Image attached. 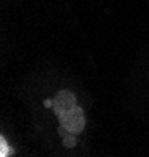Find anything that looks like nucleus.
<instances>
[{"label":"nucleus","mask_w":149,"mask_h":157,"mask_svg":"<svg viewBox=\"0 0 149 157\" xmlns=\"http://www.w3.org/2000/svg\"><path fill=\"white\" fill-rule=\"evenodd\" d=\"M53 113L57 115L60 121V129L71 132L74 135H78L83 132L86 120H85V112L82 107L77 104L71 107H63V109H53Z\"/></svg>","instance_id":"nucleus-1"},{"label":"nucleus","mask_w":149,"mask_h":157,"mask_svg":"<svg viewBox=\"0 0 149 157\" xmlns=\"http://www.w3.org/2000/svg\"><path fill=\"white\" fill-rule=\"evenodd\" d=\"M0 155L2 157L13 155V149L8 146V141L5 140V137H0Z\"/></svg>","instance_id":"nucleus-3"},{"label":"nucleus","mask_w":149,"mask_h":157,"mask_svg":"<svg viewBox=\"0 0 149 157\" xmlns=\"http://www.w3.org/2000/svg\"><path fill=\"white\" fill-rule=\"evenodd\" d=\"M60 132H61V137H63V145L66 148H74L77 145V138H75L74 134L66 132V130H63V129H60Z\"/></svg>","instance_id":"nucleus-2"}]
</instances>
